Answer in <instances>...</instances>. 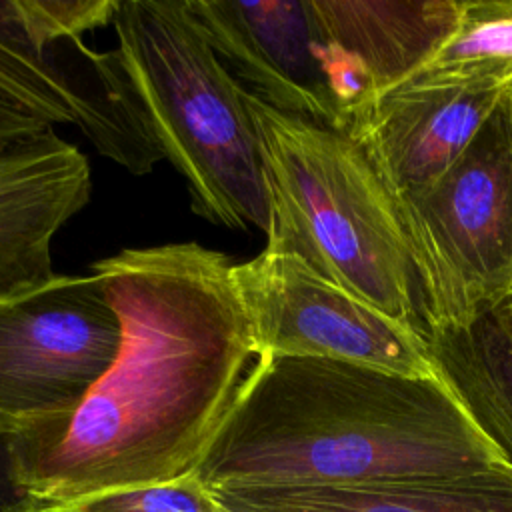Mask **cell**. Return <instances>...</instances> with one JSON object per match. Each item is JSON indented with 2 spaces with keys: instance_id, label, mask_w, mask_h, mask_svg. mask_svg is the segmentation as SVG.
<instances>
[{
  "instance_id": "6da1fadb",
  "label": "cell",
  "mask_w": 512,
  "mask_h": 512,
  "mask_svg": "<svg viewBox=\"0 0 512 512\" xmlns=\"http://www.w3.org/2000/svg\"><path fill=\"white\" fill-rule=\"evenodd\" d=\"M120 320L110 368L54 430L10 442L34 508L198 470L258 360L234 262L198 242L92 262Z\"/></svg>"
},
{
  "instance_id": "7a4b0ae2",
  "label": "cell",
  "mask_w": 512,
  "mask_h": 512,
  "mask_svg": "<svg viewBox=\"0 0 512 512\" xmlns=\"http://www.w3.org/2000/svg\"><path fill=\"white\" fill-rule=\"evenodd\" d=\"M500 462L438 378L258 356L196 474L210 490L366 486Z\"/></svg>"
},
{
  "instance_id": "3957f363",
  "label": "cell",
  "mask_w": 512,
  "mask_h": 512,
  "mask_svg": "<svg viewBox=\"0 0 512 512\" xmlns=\"http://www.w3.org/2000/svg\"><path fill=\"white\" fill-rule=\"evenodd\" d=\"M112 28L136 114L184 178L192 212L214 226L266 234L268 186L248 92L188 0H120Z\"/></svg>"
},
{
  "instance_id": "277c9868",
  "label": "cell",
  "mask_w": 512,
  "mask_h": 512,
  "mask_svg": "<svg viewBox=\"0 0 512 512\" xmlns=\"http://www.w3.org/2000/svg\"><path fill=\"white\" fill-rule=\"evenodd\" d=\"M246 104L268 186L264 248L304 260L426 334L422 286L396 202L362 146L346 132L282 114L250 92Z\"/></svg>"
},
{
  "instance_id": "5b68a950",
  "label": "cell",
  "mask_w": 512,
  "mask_h": 512,
  "mask_svg": "<svg viewBox=\"0 0 512 512\" xmlns=\"http://www.w3.org/2000/svg\"><path fill=\"white\" fill-rule=\"evenodd\" d=\"M396 210L418 270L428 330L466 322L512 294L510 90L466 150Z\"/></svg>"
},
{
  "instance_id": "8992f818",
  "label": "cell",
  "mask_w": 512,
  "mask_h": 512,
  "mask_svg": "<svg viewBox=\"0 0 512 512\" xmlns=\"http://www.w3.org/2000/svg\"><path fill=\"white\" fill-rule=\"evenodd\" d=\"M120 320L102 280L52 274L0 294V438L64 424L110 368Z\"/></svg>"
},
{
  "instance_id": "52a82bcc",
  "label": "cell",
  "mask_w": 512,
  "mask_h": 512,
  "mask_svg": "<svg viewBox=\"0 0 512 512\" xmlns=\"http://www.w3.org/2000/svg\"><path fill=\"white\" fill-rule=\"evenodd\" d=\"M258 356L330 358L436 378L426 334L320 276L292 254L234 264Z\"/></svg>"
},
{
  "instance_id": "ba28073f",
  "label": "cell",
  "mask_w": 512,
  "mask_h": 512,
  "mask_svg": "<svg viewBox=\"0 0 512 512\" xmlns=\"http://www.w3.org/2000/svg\"><path fill=\"white\" fill-rule=\"evenodd\" d=\"M510 88V64H426L368 104L346 134L398 204L426 190L466 150Z\"/></svg>"
},
{
  "instance_id": "9c48e42d",
  "label": "cell",
  "mask_w": 512,
  "mask_h": 512,
  "mask_svg": "<svg viewBox=\"0 0 512 512\" xmlns=\"http://www.w3.org/2000/svg\"><path fill=\"white\" fill-rule=\"evenodd\" d=\"M232 76L274 110L342 132L308 0H188Z\"/></svg>"
},
{
  "instance_id": "30bf717a",
  "label": "cell",
  "mask_w": 512,
  "mask_h": 512,
  "mask_svg": "<svg viewBox=\"0 0 512 512\" xmlns=\"http://www.w3.org/2000/svg\"><path fill=\"white\" fill-rule=\"evenodd\" d=\"M90 192L88 158L54 128L0 150V294L54 274L52 242Z\"/></svg>"
},
{
  "instance_id": "8fae6325",
  "label": "cell",
  "mask_w": 512,
  "mask_h": 512,
  "mask_svg": "<svg viewBox=\"0 0 512 512\" xmlns=\"http://www.w3.org/2000/svg\"><path fill=\"white\" fill-rule=\"evenodd\" d=\"M0 98L52 128L78 126L100 154L138 176L162 158L122 80L108 90H88L52 58H32L0 40Z\"/></svg>"
},
{
  "instance_id": "7c38bea8",
  "label": "cell",
  "mask_w": 512,
  "mask_h": 512,
  "mask_svg": "<svg viewBox=\"0 0 512 512\" xmlns=\"http://www.w3.org/2000/svg\"><path fill=\"white\" fill-rule=\"evenodd\" d=\"M462 0H308L322 38L360 68L374 100L422 70L458 24Z\"/></svg>"
},
{
  "instance_id": "4fadbf2b",
  "label": "cell",
  "mask_w": 512,
  "mask_h": 512,
  "mask_svg": "<svg viewBox=\"0 0 512 512\" xmlns=\"http://www.w3.org/2000/svg\"><path fill=\"white\" fill-rule=\"evenodd\" d=\"M232 512H512V468L366 486L212 490Z\"/></svg>"
},
{
  "instance_id": "5bb4252c",
  "label": "cell",
  "mask_w": 512,
  "mask_h": 512,
  "mask_svg": "<svg viewBox=\"0 0 512 512\" xmlns=\"http://www.w3.org/2000/svg\"><path fill=\"white\" fill-rule=\"evenodd\" d=\"M436 378L512 468V306L500 302L466 322L426 332Z\"/></svg>"
},
{
  "instance_id": "9a60e30c",
  "label": "cell",
  "mask_w": 512,
  "mask_h": 512,
  "mask_svg": "<svg viewBox=\"0 0 512 512\" xmlns=\"http://www.w3.org/2000/svg\"><path fill=\"white\" fill-rule=\"evenodd\" d=\"M118 0H0V40L24 54L50 60L58 42L112 24Z\"/></svg>"
},
{
  "instance_id": "2e32d148",
  "label": "cell",
  "mask_w": 512,
  "mask_h": 512,
  "mask_svg": "<svg viewBox=\"0 0 512 512\" xmlns=\"http://www.w3.org/2000/svg\"><path fill=\"white\" fill-rule=\"evenodd\" d=\"M512 66V0H462L454 32L428 64Z\"/></svg>"
},
{
  "instance_id": "e0dca14e",
  "label": "cell",
  "mask_w": 512,
  "mask_h": 512,
  "mask_svg": "<svg viewBox=\"0 0 512 512\" xmlns=\"http://www.w3.org/2000/svg\"><path fill=\"white\" fill-rule=\"evenodd\" d=\"M62 512H218L222 504L196 472L172 482L146 484L84 496Z\"/></svg>"
},
{
  "instance_id": "ac0fdd59",
  "label": "cell",
  "mask_w": 512,
  "mask_h": 512,
  "mask_svg": "<svg viewBox=\"0 0 512 512\" xmlns=\"http://www.w3.org/2000/svg\"><path fill=\"white\" fill-rule=\"evenodd\" d=\"M46 122L0 98V150L48 130Z\"/></svg>"
},
{
  "instance_id": "d6986e66",
  "label": "cell",
  "mask_w": 512,
  "mask_h": 512,
  "mask_svg": "<svg viewBox=\"0 0 512 512\" xmlns=\"http://www.w3.org/2000/svg\"><path fill=\"white\" fill-rule=\"evenodd\" d=\"M30 498L18 484L12 446L0 438V512H32Z\"/></svg>"
},
{
  "instance_id": "ffe728a7",
  "label": "cell",
  "mask_w": 512,
  "mask_h": 512,
  "mask_svg": "<svg viewBox=\"0 0 512 512\" xmlns=\"http://www.w3.org/2000/svg\"><path fill=\"white\" fill-rule=\"evenodd\" d=\"M32 512H62V510H58V508H34Z\"/></svg>"
},
{
  "instance_id": "44dd1931",
  "label": "cell",
  "mask_w": 512,
  "mask_h": 512,
  "mask_svg": "<svg viewBox=\"0 0 512 512\" xmlns=\"http://www.w3.org/2000/svg\"><path fill=\"white\" fill-rule=\"evenodd\" d=\"M504 302H508V304H510V306H512V294H510V296H508V298H506V300H504Z\"/></svg>"
},
{
  "instance_id": "7402d4cb",
  "label": "cell",
  "mask_w": 512,
  "mask_h": 512,
  "mask_svg": "<svg viewBox=\"0 0 512 512\" xmlns=\"http://www.w3.org/2000/svg\"><path fill=\"white\" fill-rule=\"evenodd\" d=\"M218 512H232V510H228V508H224V506H222V510H218Z\"/></svg>"
},
{
  "instance_id": "603a6c76",
  "label": "cell",
  "mask_w": 512,
  "mask_h": 512,
  "mask_svg": "<svg viewBox=\"0 0 512 512\" xmlns=\"http://www.w3.org/2000/svg\"><path fill=\"white\" fill-rule=\"evenodd\" d=\"M510 102H512V88H510Z\"/></svg>"
}]
</instances>
